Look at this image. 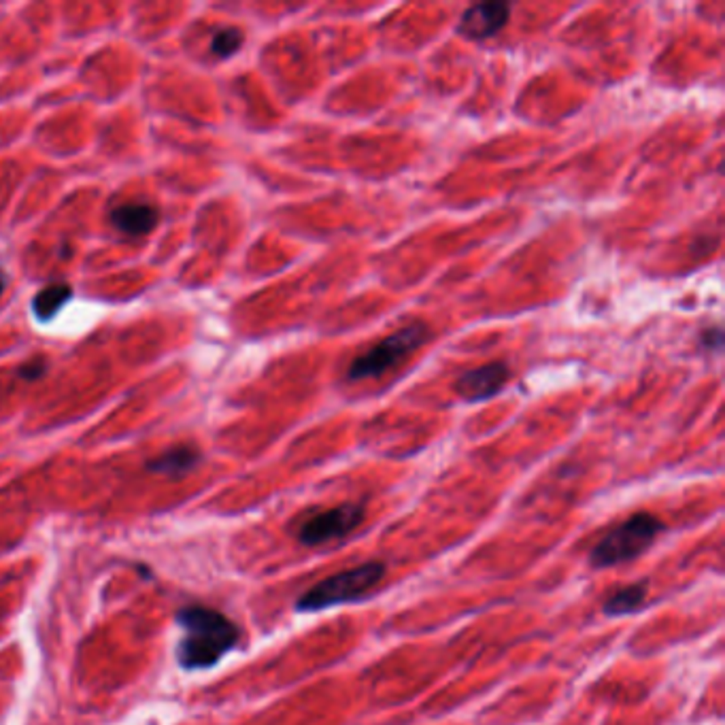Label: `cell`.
Masks as SVG:
<instances>
[{"label":"cell","mask_w":725,"mask_h":725,"mask_svg":"<svg viewBox=\"0 0 725 725\" xmlns=\"http://www.w3.org/2000/svg\"><path fill=\"white\" fill-rule=\"evenodd\" d=\"M177 623L184 628L177 657L185 671L215 666L239 643V628L215 608L185 606L177 613Z\"/></svg>","instance_id":"cell-1"},{"label":"cell","mask_w":725,"mask_h":725,"mask_svg":"<svg viewBox=\"0 0 725 725\" xmlns=\"http://www.w3.org/2000/svg\"><path fill=\"white\" fill-rule=\"evenodd\" d=\"M663 523L651 513H636L617 528H613L591 551V566L611 568L636 560L655 542Z\"/></svg>","instance_id":"cell-2"},{"label":"cell","mask_w":725,"mask_h":725,"mask_svg":"<svg viewBox=\"0 0 725 725\" xmlns=\"http://www.w3.org/2000/svg\"><path fill=\"white\" fill-rule=\"evenodd\" d=\"M385 577V566L381 562H367L345 573L324 579L298 600V611L313 613L324 608L362 600L370 589Z\"/></svg>","instance_id":"cell-3"},{"label":"cell","mask_w":725,"mask_h":725,"mask_svg":"<svg viewBox=\"0 0 725 725\" xmlns=\"http://www.w3.org/2000/svg\"><path fill=\"white\" fill-rule=\"evenodd\" d=\"M428 339H430L428 325L424 324L404 325V328L396 330L394 334L385 336L383 341L376 342L375 347H370L368 351H364L362 356L353 359L351 367L347 368V376H350L351 381H362L370 379V376L383 375L385 370L394 368L396 364L407 359V356L417 351Z\"/></svg>","instance_id":"cell-4"},{"label":"cell","mask_w":725,"mask_h":725,"mask_svg":"<svg viewBox=\"0 0 725 725\" xmlns=\"http://www.w3.org/2000/svg\"><path fill=\"white\" fill-rule=\"evenodd\" d=\"M362 522L364 505L345 502V505L325 508V511L313 513L311 517H304L296 528V539L307 547L324 545V542L351 534Z\"/></svg>","instance_id":"cell-5"},{"label":"cell","mask_w":725,"mask_h":725,"mask_svg":"<svg viewBox=\"0 0 725 725\" xmlns=\"http://www.w3.org/2000/svg\"><path fill=\"white\" fill-rule=\"evenodd\" d=\"M511 379V370L505 362H491L485 367L473 368L456 381V391L464 400H487L496 396Z\"/></svg>","instance_id":"cell-6"},{"label":"cell","mask_w":725,"mask_h":725,"mask_svg":"<svg viewBox=\"0 0 725 725\" xmlns=\"http://www.w3.org/2000/svg\"><path fill=\"white\" fill-rule=\"evenodd\" d=\"M511 15V4L507 3H481L464 11L462 20L457 24L459 35L474 38L494 37L500 28H505Z\"/></svg>","instance_id":"cell-7"},{"label":"cell","mask_w":725,"mask_h":725,"mask_svg":"<svg viewBox=\"0 0 725 725\" xmlns=\"http://www.w3.org/2000/svg\"><path fill=\"white\" fill-rule=\"evenodd\" d=\"M158 209L145 202L119 204L111 211V224L128 236H143L152 232L158 224Z\"/></svg>","instance_id":"cell-8"},{"label":"cell","mask_w":725,"mask_h":725,"mask_svg":"<svg viewBox=\"0 0 725 725\" xmlns=\"http://www.w3.org/2000/svg\"><path fill=\"white\" fill-rule=\"evenodd\" d=\"M201 451L194 449L190 445H179L173 447V449L164 451L162 456L153 457L152 462L147 464V468L152 473L158 474H169V477H181V474L190 473L201 464Z\"/></svg>","instance_id":"cell-9"},{"label":"cell","mask_w":725,"mask_h":725,"mask_svg":"<svg viewBox=\"0 0 725 725\" xmlns=\"http://www.w3.org/2000/svg\"><path fill=\"white\" fill-rule=\"evenodd\" d=\"M647 602V585L645 583H636L630 585V588L619 589L617 594H613L606 600L605 611L608 615L619 617V615H632V613H638L643 605Z\"/></svg>","instance_id":"cell-10"},{"label":"cell","mask_w":725,"mask_h":725,"mask_svg":"<svg viewBox=\"0 0 725 725\" xmlns=\"http://www.w3.org/2000/svg\"><path fill=\"white\" fill-rule=\"evenodd\" d=\"M70 296H73L70 285H66V284L47 285L35 296V301H32V309H35V315L41 319V322H47V319H52L54 315L62 309V304L69 301Z\"/></svg>","instance_id":"cell-11"},{"label":"cell","mask_w":725,"mask_h":725,"mask_svg":"<svg viewBox=\"0 0 725 725\" xmlns=\"http://www.w3.org/2000/svg\"><path fill=\"white\" fill-rule=\"evenodd\" d=\"M243 45V32L239 28H221L211 38V52L218 58H230Z\"/></svg>","instance_id":"cell-12"},{"label":"cell","mask_w":725,"mask_h":725,"mask_svg":"<svg viewBox=\"0 0 725 725\" xmlns=\"http://www.w3.org/2000/svg\"><path fill=\"white\" fill-rule=\"evenodd\" d=\"M45 370H47V362H45V359L37 358V359H30V362H26L24 367H21V368L18 370V375H20V379L35 381V379H38V376L45 375Z\"/></svg>","instance_id":"cell-13"},{"label":"cell","mask_w":725,"mask_h":725,"mask_svg":"<svg viewBox=\"0 0 725 725\" xmlns=\"http://www.w3.org/2000/svg\"><path fill=\"white\" fill-rule=\"evenodd\" d=\"M3 290H4V276L0 275V294H3Z\"/></svg>","instance_id":"cell-14"}]
</instances>
